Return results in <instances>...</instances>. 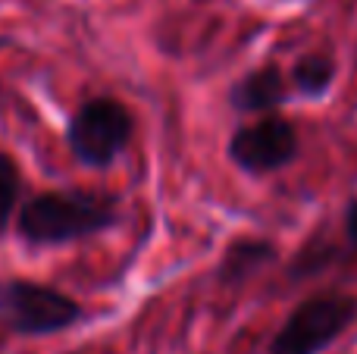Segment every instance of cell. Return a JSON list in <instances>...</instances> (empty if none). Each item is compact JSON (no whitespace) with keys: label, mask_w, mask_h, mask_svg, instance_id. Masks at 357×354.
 <instances>
[{"label":"cell","mask_w":357,"mask_h":354,"mask_svg":"<svg viewBox=\"0 0 357 354\" xmlns=\"http://www.w3.org/2000/svg\"><path fill=\"white\" fill-rule=\"evenodd\" d=\"M85 311L73 295L31 279H0V323L16 336H56L82 323Z\"/></svg>","instance_id":"cell-4"},{"label":"cell","mask_w":357,"mask_h":354,"mask_svg":"<svg viewBox=\"0 0 357 354\" xmlns=\"http://www.w3.org/2000/svg\"><path fill=\"white\" fill-rule=\"evenodd\" d=\"M333 254H335V248H333V245H326L323 238H314V242H307L301 251H298L295 267H291L295 279H307V276L326 270L329 261H333Z\"/></svg>","instance_id":"cell-10"},{"label":"cell","mask_w":357,"mask_h":354,"mask_svg":"<svg viewBox=\"0 0 357 354\" xmlns=\"http://www.w3.org/2000/svg\"><path fill=\"white\" fill-rule=\"evenodd\" d=\"M357 320V295L348 292H314L298 301L295 311L282 320L264 354H323L339 342Z\"/></svg>","instance_id":"cell-3"},{"label":"cell","mask_w":357,"mask_h":354,"mask_svg":"<svg viewBox=\"0 0 357 354\" xmlns=\"http://www.w3.org/2000/svg\"><path fill=\"white\" fill-rule=\"evenodd\" d=\"M289 100V82L276 63L254 66L229 88V107L245 116H266L276 113Z\"/></svg>","instance_id":"cell-6"},{"label":"cell","mask_w":357,"mask_h":354,"mask_svg":"<svg viewBox=\"0 0 357 354\" xmlns=\"http://www.w3.org/2000/svg\"><path fill=\"white\" fill-rule=\"evenodd\" d=\"M276 261H279V248L270 242V238L241 236V238H232V242L226 245L213 276L220 286H245L248 279L264 273V270L273 267Z\"/></svg>","instance_id":"cell-7"},{"label":"cell","mask_w":357,"mask_h":354,"mask_svg":"<svg viewBox=\"0 0 357 354\" xmlns=\"http://www.w3.org/2000/svg\"><path fill=\"white\" fill-rule=\"evenodd\" d=\"M119 223V201L85 188H56L31 194L16 210V232L31 248H60L85 242Z\"/></svg>","instance_id":"cell-1"},{"label":"cell","mask_w":357,"mask_h":354,"mask_svg":"<svg viewBox=\"0 0 357 354\" xmlns=\"http://www.w3.org/2000/svg\"><path fill=\"white\" fill-rule=\"evenodd\" d=\"M19 201H22V176H19L16 160L6 151H0V236L10 229Z\"/></svg>","instance_id":"cell-9"},{"label":"cell","mask_w":357,"mask_h":354,"mask_svg":"<svg viewBox=\"0 0 357 354\" xmlns=\"http://www.w3.org/2000/svg\"><path fill=\"white\" fill-rule=\"evenodd\" d=\"M335 75H339V66H335L333 54H320V50H310V54H301L289 69V85L295 94L307 100H320L333 91Z\"/></svg>","instance_id":"cell-8"},{"label":"cell","mask_w":357,"mask_h":354,"mask_svg":"<svg viewBox=\"0 0 357 354\" xmlns=\"http://www.w3.org/2000/svg\"><path fill=\"white\" fill-rule=\"evenodd\" d=\"M298 151H301L298 125L279 113H266V116L238 125L226 144L232 167L241 169L245 176H254V179L273 176L289 163H295Z\"/></svg>","instance_id":"cell-5"},{"label":"cell","mask_w":357,"mask_h":354,"mask_svg":"<svg viewBox=\"0 0 357 354\" xmlns=\"http://www.w3.org/2000/svg\"><path fill=\"white\" fill-rule=\"evenodd\" d=\"M342 226H345V242L351 245V251H357V194L348 201L345 217H342Z\"/></svg>","instance_id":"cell-11"},{"label":"cell","mask_w":357,"mask_h":354,"mask_svg":"<svg viewBox=\"0 0 357 354\" xmlns=\"http://www.w3.org/2000/svg\"><path fill=\"white\" fill-rule=\"evenodd\" d=\"M135 135V116L119 98L98 94L69 116L66 148L85 169H110Z\"/></svg>","instance_id":"cell-2"}]
</instances>
